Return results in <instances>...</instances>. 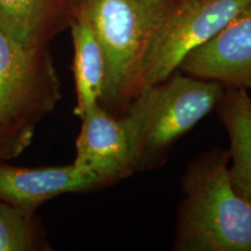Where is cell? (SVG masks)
Returning <instances> with one entry per match:
<instances>
[{
    "label": "cell",
    "instance_id": "cell-1",
    "mask_svg": "<svg viewBox=\"0 0 251 251\" xmlns=\"http://www.w3.org/2000/svg\"><path fill=\"white\" fill-rule=\"evenodd\" d=\"M219 153L193 165L186 176L177 247L188 251H251V202L234 190Z\"/></svg>",
    "mask_w": 251,
    "mask_h": 251
},
{
    "label": "cell",
    "instance_id": "cell-2",
    "mask_svg": "<svg viewBox=\"0 0 251 251\" xmlns=\"http://www.w3.org/2000/svg\"><path fill=\"white\" fill-rule=\"evenodd\" d=\"M169 0H84L78 13L89 21L105 58L100 105H118L139 92L141 67Z\"/></svg>",
    "mask_w": 251,
    "mask_h": 251
},
{
    "label": "cell",
    "instance_id": "cell-3",
    "mask_svg": "<svg viewBox=\"0 0 251 251\" xmlns=\"http://www.w3.org/2000/svg\"><path fill=\"white\" fill-rule=\"evenodd\" d=\"M126 115L137 149L158 150L193 128L220 101L221 84L203 78L175 75L146 86Z\"/></svg>",
    "mask_w": 251,
    "mask_h": 251
},
{
    "label": "cell",
    "instance_id": "cell-4",
    "mask_svg": "<svg viewBox=\"0 0 251 251\" xmlns=\"http://www.w3.org/2000/svg\"><path fill=\"white\" fill-rule=\"evenodd\" d=\"M249 5L251 0H183L171 5L150 39L141 67L139 92L170 78L191 51L211 40Z\"/></svg>",
    "mask_w": 251,
    "mask_h": 251
},
{
    "label": "cell",
    "instance_id": "cell-5",
    "mask_svg": "<svg viewBox=\"0 0 251 251\" xmlns=\"http://www.w3.org/2000/svg\"><path fill=\"white\" fill-rule=\"evenodd\" d=\"M59 97L55 68L41 48L18 45L0 30V124L34 133Z\"/></svg>",
    "mask_w": 251,
    "mask_h": 251
},
{
    "label": "cell",
    "instance_id": "cell-6",
    "mask_svg": "<svg viewBox=\"0 0 251 251\" xmlns=\"http://www.w3.org/2000/svg\"><path fill=\"white\" fill-rule=\"evenodd\" d=\"M72 164L90 172L102 183L129 172L140 159L126 117L115 119L97 102L84 113Z\"/></svg>",
    "mask_w": 251,
    "mask_h": 251
},
{
    "label": "cell",
    "instance_id": "cell-7",
    "mask_svg": "<svg viewBox=\"0 0 251 251\" xmlns=\"http://www.w3.org/2000/svg\"><path fill=\"white\" fill-rule=\"evenodd\" d=\"M191 76L228 87L251 89V5L181 62Z\"/></svg>",
    "mask_w": 251,
    "mask_h": 251
},
{
    "label": "cell",
    "instance_id": "cell-8",
    "mask_svg": "<svg viewBox=\"0 0 251 251\" xmlns=\"http://www.w3.org/2000/svg\"><path fill=\"white\" fill-rule=\"evenodd\" d=\"M99 184L101 181L97 176L74 164L21 168L0 161V200L29 213L52 198L89 190Z\"/></svg>",
    "mask_w": 251,
    "mask_h": 251
},
{
    "label": "cell",
    "instance_id": "cell-9",
    "mask_svg": "<svg viewBox=\"0 0 251 251\" xmlns=\"http://www.w3.org/2000/svg\"><path fill=\"white\" fill-rule=\"evenodd\" d=\"M219 102L220 117L230 140L231 185L251 202V99L247 90L228 87Z\"/></svg>",
    "mask_w": 251,
    "mask_h": 251
},
{
    "label": "cell",
    "instance_id": "cell-10",
    "mask_svg": "<svg viewBox=\"0 0 251 251\" xmlns=\"http://www.w3.org/2000/svg\"><path fill=\"white\" fill-rule=\"evenodd\" d=\"M74 78L77 102L74 113L81 118L87 109L100 101L105 81V58L92 27L78 13L72 25Z\"/></svg>",
    "mask_w": 251,
    "mask_h": 251
},
{
    "label": "cell",
    "instance_id": "cell-11",
    "mask_svg": "<svg viewBox=\"0 0 251 251\" xmlns=\"http://www.w3.org/2000/svg\"><path fill=\"white\" fill-rule=\"evenodd\" d=\"M55 0H0V30L18 45L41 48Z\"/></svg>",
    "mask_w": 251,
    "mask_h": 251
},
{
    "label": "cell",
    "instance_id": "cell-12",
    "mask_svg": "<svg viewBox=\"0 0 251 251\" xmlns=\"http://www.w3.org/2000/svg\"><path fill=\"white\" fill-rule=\"evenodd\" d=\"M33 214L0 200V251L37 249L39 237Z\"/></svg>",
    "mask_w": 251,
    "mask_h": 251
},
{
    "label": "cell",
    "instance_id": "cell-13",
    "mask_svg": "<svg viewBox=\"0 0 251 251\" xmlns=\"http://www.w3.org/2000/svg\"><path fill=\"white\" fill-rule=\"evenodd\" d=\"M33 134L8 129L0 124V161H7L20 155L30 144Z\"/></svg>",
    "mask_w": 251,
    "mask_h": 251
},
{
    "label": "cell",
    "instance_id": "cell-14",
    "mask_svg": "<svg viewBox=\"0 0 251 251\" xmlns=\"http://www.w3.org/2000/svg\"><path fill=\"white\" fill-rule=\"evenodd\" d=\"M250 99H251V98H250Z\"/></svg>",
    "mask_w": 251,
    "mask_h": 251
}]
</instances>
